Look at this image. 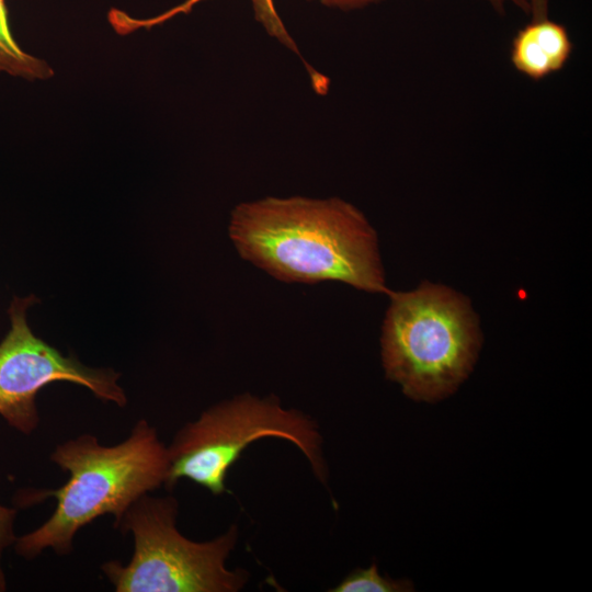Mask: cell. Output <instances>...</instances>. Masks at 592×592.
<instances>
[{"instance_id":"6da1fadb","label":"cell","mask_w":592,"mask_h":592,"mask_svg":"<svg viewBox=\"0 0 592 592\" xmlns=\"http://www.w3.org/2000/svg\"><path fill=\"white\" fill-rule=\"evenodd\" d=\"M239 254L277 280L339 281L371 293L385 284L377 235L363 213L338 198L265 197L231 213Z\"/></svg>"},{"instance_id":"7a4b0ae2","label":"cell","mask_w":592,"mask_h":592,"mask_svg":"<svg viewBox=\"0 0 592 592\" xmlns=\"http://www.w3.org/2000/svg\"><path fill=\"white\" fill-rule=\"evenodd\" d=\"M50 458L69 479L56 490L35 492V498L55 497L57 505L43 525L16 537L15 551L25 559L45 548L69 554L77 532L101 515L112 514L116 527L136 500L166 482L169 471L168 448L146 420L117 445L104 446L83 434L58 445Z\"/></svg>"},{"instance_id":"3957f363","label":"cell","mask_w":592,"mask_h":592,"mask_svg":"<svg viewBox=\"0 0 592 592\" xmlns=\"http://www.w3.org/2000/svg\"><path fill=\"white\" fill-rule=\"evenodd\" d=\"M389 296L382 332L386 377L415 401L445 399L468 377L481 348L468 299L429 282Z\"/></svg>"},{"instance_id":"277c9868","label":"cell","mask_w":592,"mask_h":592,"mask_svg":"<svg viewBox=\"0 0 592 592\" xmlns=\"http://www.w3.org/2000/svg\"><path fill=\"white\" fill-rule=\"evenodd\" d=\"M179 504L173 497L136 500L116 527L130 532L134 554L124 566L113 560L102 570L117 592H237L246 585L244 569L227 568L238 539L232 525L220 536L197 543L184 537L175 522Z\"/></svg>"},{"instance_id":"5b68a950","label":"cell","mask_w":592,"mask_h":592,"mask_svg":"<svg viewBox=\"0 0 592 592\" xmlns=\"http://www.w3.org/2000/svg\"><path fill=\"white\" fill-rule=\"evenodd\" d=\"M277 437L293 443L322 482L327 466L316 422L304 412L284 408L273 397L239 395L217 403L186 423L168 448L164 485L172 488L187 478L218 496L226 491L229 468L254 441Z\"/></svg>"},{"instance_id":"8992f818","label":"cell","mask_w":592,"mask_h":592,"mask_svg":"<svg viewBox=\"0 0 592 592\" xmlns=\"http://www.w3.org/2000/svg\"><path fill=\"white\" fill-rule=\"evenodd\" d=\"M36 301L33 295L15 296L8 311L11 328L0 342V415L16 431L32 433L39 423L35 397L57 380L84 386L98 398L124 407L127 398L116 372L88 367L34 335L26 309Z\"/></svg>"},{"instance_id":"52a82bcc","label":"cell","mask_w":592,"mask_h":592,"mask_svg":"<svg viewBox=\"0 0 592 592\" xmlns=\"http://www.w3.org/2000/svg\"><path fill=\"white\" fill-rule=\"evenodd\" d=\"M573 49L567 29L548 18L532 20L512 41L511 62L522 75L540 80L563 68Z\"/></svg>"},{"instance_id":"ba28073f","label":"cell","mask_w":592,"mask_h":592,"mask_svg":"<svg viewBox=\"0 0 592 592\" xmlns=\"http://www.w3.org/2000/svg\"><path fill=\"white\" fill-rule=\"evenodd\" d=\"M0 71L29 81L54 76L53 68L45 60L26 53L15 41L4 0H0Z\"/></svg>"},{"instance_id":"9c48e42d","label":"cell","mask_w":592,"mask_h":592,"mask_svg":"<svg viewBox=\"0 0 592 592\" xmlns=\"http://www.w3.org/2000/svg\"><path fill=\"white\" fill-rule=\"evenodd\" d=\"M333 592H405L413 591L409 580L391 579L379 573L377 565L372 563L366 569H356L340 584L330 590Z\"/></svg>"},{"instance_id":"30bf717a","label":"cell","mask_w":592,"mask_h":592,"mask_svg":"<svg viewBox=\"0 0 592 592\" xmlns=\"http://www.w3.org/2000/svg\"><path fill=\"white\" fill-rule=\"evenodd\" d=\"M255 20L266 33L300 56L297 45L280 18L273 0H250Z\"/></svg>"},{"instance_id":"8fae6325","label":"cell","mask_w":592,"mask_h":592,"mask_svg":"<svg viewBox=\"0 0 592 592\" xmlns=\"http://www.w3.org/2000/svg\"><path fill=\"white\" fill-rule=\"evenodd\" d=\"M15 516V509L0 504V592L7 589L5 576L1 567V557L4 549L14 545L16 540L14 533Z\"/></svg>"},{"instance_id":"7c38bea8","label":"cell","mask_w":592,"mask_h":592,"mask_svg":"<svg viewBox=\"0 0 592 592\" xmlns=\"http://www.w3.org/2000/svg\"><path fill=\"white\" fill-rule=\"evenodd\" d=\"M309 1H317L320 4L328 8H332V9L351 11V10L362 9L371 4H376L384 0H309Z\"/></svg>"},{"instance_id":"4fadbf2b","label":"cell","mask_w":592,"mask_h":592,"mask_svg":"<svg viewBox=\"0 0 592 592\" xmlns=\"http://www.w3.org/2000/svg\"><path fill=\"white\" fill-rule=\"evenodd\" d=\"M491 7L499 13L503 14L505 12V3L511 2L524 13L530 14V3L528 0H486Z\"/></svg>"},{"instance_id":"5bb4252c","label":"cell","mask_w":592,"mask_h":592,"mask_svg":"<svg viewBox=\"0 0 592 592\" xmlns=\"http://www.w3.org/2000/svg\"><path fill=\"white\" fill-rule=\"evenodd\" d=\"M530 14L532 20H543L548 18V3L549 0H528Z\"/></svg>"}]
</instances>
